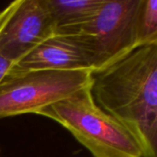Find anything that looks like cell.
I'll list each match as a JSON object with an SVG mask.
<instances>
[{"instance_id":"7a4b0ae2","label":"cell","mask_w":157,"mask_h":157,"mask_svg":"<svg viewBox=\"0 0 157 157\" xmlns=\"http://www.w3.org/2000/svg\"><path fill=\"white\" fill-rule=\"evenodd\" d=\"M38 115L61 124L94 157H142L129 132L96 104L91 86L44 108Z\"/></svg>"},{"instance_id":"5b68a950","label":"cell","mask_w":157,"mask_h":157,"mask_svg":"<svg viewBox=\"0 0 157 157\" xmlns=\"http://www.w3.org/2000/svg\"><path fill=\"white\" fill-rule=\"evenodd\" d=\"M53 35L46 0H16L0 12V53L13 65Z\"/></svg>"},{"instance_id":"8992f818","label":"cell","mask_w":157,"mask_h":157,"mask_svg":"<svg viewBox=\"0 0 157 157\" xmlns=\"http://www.w3.org/2000/svg\"><path fill=\"white\" fill-rule=\"evenodd\" d=\"M46 70H90V67L82 48L72 36L53 35L16 63L9 74Z\"/></svg>"},{"instance_id":"6da1fadb","label":"cell","mask_w":157,"mask_h":157,"mask_svg":"<svg viewBox=\"0 0 157 157\" xmlns=\"http://www.w3.org/2000/svg\"><path fill=\"white\" fill-rule=\"evenodd\" d=\"M91 93L133 137L142 157H157V43L137 48L93 75Z\"/></svg>"},{"instance_id":"277c9868","label":"cell","mask_w":157,"mask_h":157,"mask_svg":"<svg viewBox=\"0 0 157 157\" xmlns=\"http://www.w3.org/2000/svg\"><path fill=\"white\" fill-rule=\"evenodd\" d=\"M90 70H49L8 74L0 83V118L38 114L44 108L90 86Z\"/></svg>"},{"instance_id":"ba28073f","label":"cell","mask_w":157,"mask_h":157,"mask_svg":"<svg viewBox=\"0 0 157 157\" xmlns=\"http://www.w3.org/2000/svg\"><path fill=\"white\" fill-rule=\"evenodd\" d=\"M157 43V0H141L137 18L138 48Z\"/></svg>"},{"instance_id":"52a82bcc","label":"cell","mask_w":157,"mask_h":157,"mask_svg":"<svg viewBox=\"0 0 157 157\" xmlns=\"http://www.w3.org/2000/svg\"><path fill=\"white\" fill-rule=\"evenodd\" d=\"M54 24L55 35L69 36L89 21L105 0H46Z\"/></svg>"},{"instance_id":"9c48e42d","label":"cell","mask_w":157,"mask_h":157,"mask_svg":"<svg viewBox=\"0 0 157 157\" xmlns=\"http://www.w3.org/2000/svg\"><path fill=\"white\" fill-rule=\"evenodd\" d=\"M13 63L0 53V83L9 74Z\"/></svg>"},{"instance_id":"3957f363","label":"cell","mask_w":157,"mask_h":157,"mask_svg":"<svg viewBox=\"0 0 157 157\" xmlns=\"http://www.w3.org/2000/svg\"><path fill=\"white\" fill-rule=\"evenodd\" d=\"M141 0H105L96 15L72 36L82 48L93 75L118 63L137 46Z\"/></svg>"}]
</instances>
